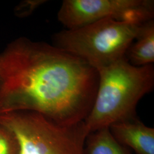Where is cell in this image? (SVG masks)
<instances>
[{"label": "cell", "instance_id": "9", "mask_svg": "<svg viewBox=\"0 0 154 154\" xmlns=\"http://www.w3.org/2000/svg\"><path fill=\"white\" fill-rule=\"evenodd\" d=\"M19 145L11 131L0 125V154H18Z\"/></svg>", "mask_w": 154, "mask_h": 154}, {"label": "cell", "instance_id": "7", "mask_svg": "<svg viewBox=\"0 0 154 154\" xmlns=\"http://www.w3.org/2000/svg\"><path fill=\"white\" fill-rule=\"evenodd\" d=\"M134 42L127 51L128 61L135 66L151 65L154 62V21L143 23Z\"/></svg>", "mask_w": 154, "mask_h": 154}, {"label": "cell", "instance_id": "10", "mask_svg": "<svg viewBox=\"0 0 154 154\" xmlns=\"http://www.w3.org/2000/svg\"><path fill=\"white\" fill-rule=\"evenodd\" d=\"M45 1H26L19 8L21 11L19 13V14L22 16L29 15L32 11L35 9L38 6L42 4Z\"/></svg>", "mask_w": 154, "mask_h": 154}, {"label": "cell", "instance_id": "4", "mask_svg": "<svg viewBox=\"0 0 154 154\" xmlns=\"http://www.w3.org/2000/svg\"><path fill=\"white\" fill-rule=\"evenodd\" d=\"M0 125L16 137L18 154H85L90 133L84 121L65 125L32 111L0 114Z\"/></svg>", "mask_w": 154, "mask_h": 154}, {"label": "cell", "instance_id": "3", "mask_svg": "<svg viewBox=\"0 0 154 154\" xmlns=\"http://www.w3.org/2000/svg\"><path fill=\"white\" fill-rule=\"evenodd\" d=\"M142 24L107 18L55 34L54 46L97 71L126 57Z\"/></svg>", "mask_w": 154, "mask_h": 154}, {"label": "cell", "instance_id": "1", "mask_svg": "<svg viewBox=\"0 0 154 154\" xmlns=\"http://www.w3.org/2000/svg\"><path fill=\"white\" fill-rule=\"evenodd\" d=\"M97 71L60 48L26 37L0 51V114L32 111L70 125L93 106Z\"/></svg>", "mask_w": 154, "mask_h": 154}, {"label": "cell", "instance_id": "6", "mask_svg": "<svg viewBox=\"0 0 154 154\" xmlns=\"http://www.w3.org/2000/svg\"><path fill=\"white\" fill-rule=\"evenodd\" d=\"M116 140L136 154H154V128L146 126L135 117L118 122L109 127Z\"/></svg>", "mask_w": 154, "mask_h": 154}, {"label": "cell", "instance_id": "8", "mask_svg": "<svg viewBox=\"0 0 154 154\" xmlns=\"http://www.w3.org/2000/svg\"><path fill=\"white\" fill-rule=\"evenodd\" d=\"M85 154H131L130 149L119 143L109 127L90 132L86 140Z\"/></svg>", "mask_w": 154, "mask_h": 154}, {"label": "cell", "instance_id": "5", "mask_svg": "<svg viewBox=\"0 0 154 154\" xmlns=\"http://www.w3.org/2000/svg\"><path fill=\"white\" fill-rule=\"evenodd\" d=\"M154 15L151 0H64L58 19L67 29H73L107 18L143 23Z\"/></svg>", "mask_w": 154, "mask_h": 154}, {"label": "cell", "instance_id": "2", "mask_svg": "<svg viewBox=\"0 0 154 154\" xmlns=\"http://www.w3.org/2000/svg\"><path fill=\"white\" fill-rule=\"evenodd\" d=\"M97 72L96 97L84 121L90 132L137 117L139 100L154 86L153 65L134 66L126 57Z\"/></svg>", "mask_w": 154, "mask_h": 154}]
</instances>
